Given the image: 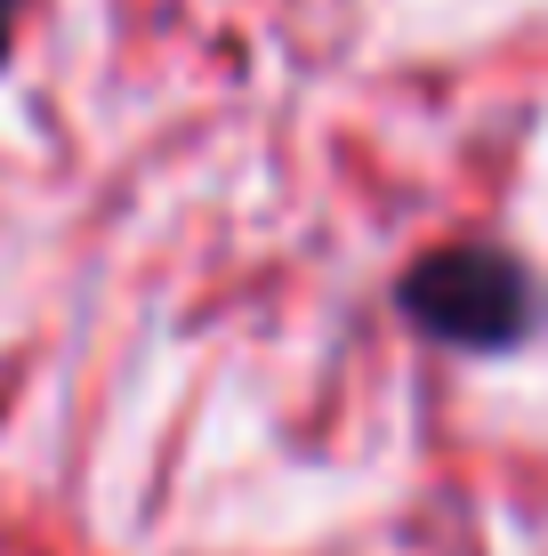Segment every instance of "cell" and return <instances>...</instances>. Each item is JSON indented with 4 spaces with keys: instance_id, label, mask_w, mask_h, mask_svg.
<instances>
[{
    "instance_id": "6da1fadb",
    "label": "cell",
    "mask_w": 548,
    "mask_h": 556,
    "mask_svg": "<svg viewBox=\"0 0 548 556\" xmlns=\"http://www.w3.org/2000/svg\"><path fill=\"white\" fill-rule=\"evenodd\" d=\"M404 315L420 323L428 339L468 355H500L517 339H533L540 323V291L524 275V258H508L500 242H444L404 275Z\"/></svg>"
},
{
    "instance_id": "7a4b0ae2",
    "label": "cell",
    "mask_w": 548,
    "mask_h": 556,
    "mask_svg": "<svg viewBox=\"0 0 548 556\" xmlns=\"http://www.w3.org/2000/svg\"><path fill=\"white\" fill-rule=\"evenodd\" d=\"M9 25H16V0H0V56H9Z\"/></svg>"
}]
</instances>
